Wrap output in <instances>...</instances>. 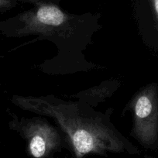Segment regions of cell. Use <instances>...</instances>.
Instances as JSON below:
<instances>
[{"instance_id":"6da1fadb","label":"cell","mask_w":158,"mask_h":158,"mask_svg":"<svg viewBox=\"0 0 158 158\" xmlns=\"http://www.w3.org/2000/svg\"><path fill=\"white\" fill-rule=\"evenodd\" d=\"M14 106L54 120L75 158L89 154H136L139 150L118 131L111 121L110 109L104 114L87 103L66 101L54 95H13Z\"/></svg>"},{"instance_id":"7a4b0ae2","label":"cell","mask_w":158,"mask_h":158,"mask_svg":"<svg viewBox=\"0 0 158 158\" xmlns=\"http://www.w3.org/2000/svg\"><path fill=\"white\" fill-rule=\"evenodd\" d=\"M101 27L98 21L71 16L51 2L38 3L31 10L0 22V34L6 37L36 36L56 45L58 54L80 57Z\"/></svg>"},{"instance_id":"3957f363","label":"cell","mask_w":158,"mask_h":158,"mask_svg":"<svg viewBox=\"0 0 158 158\" xmlns=\"http://www.w3.org/2000/svg\"><path fill=\"white\" fill-rule=\"evenodd\" d=\"M10 115V129L23 139L29 155L33 158H54V154L67 145L62 132L44 116L26 118L13 113Z\"/></svg>"},{"instance_id":"277c9868","label":"cell","mask_w":158,"mask_h":158,"mask_svg":"<svg viewBox=\"0 0 158 158\" xmlns=\"http://www.w3.org/2000/svg\"><path fill=\"white\" fill-rule=\"evenodd\" d=\"M133 113L131 136L145 147H152L158 139V97L156 88L150 85L141 89L130 102Z\"/></svg>"},{"instance_id":"5b68a950","label":"cell","mask_w":158,"mask_h":158,"mask_svg":"<svg viewBox=\"0 0 158 158\" xmlns=\"http://www.w3.org/2000/svg\"><path fill=\"white\" fill-rule=\"evenodd\" d=\"M120 82L117 79H109L102 81L98 85L94 86L85 91L77 92L73 95L77 101L87 103L92 107L96 106L99 102H102L108 98L112 96L118 88Z\"/></svg>"},{"instance_id":"8992f818","label":"cell","mask_w":158,"mask_h":158,"mask_svg":"<svg viewBox=\"0 0 158 158\" xmlns=\"http://www.w3.org/2000/svg\"><path fill=\"white\" fill-rule=\"evenodd\" d=\"M15 5L12 0H0V11L9 10Z\"/></svg>"},{"instance_id":"52a82bcc","label":"cell","mask_w":158,"mask_h":158,"mask_svg":"<svg viewBox=\"0 0 158 158\" xmlns=\"http://www.w3.org/2000/svg\"><path fill=\"white\" fill-rule=\"evenodd\" d=\"M150 2L153 12L155 21H156V23L158 27V0H150Z\"/></svg>"},{"instance_id":"ba28073f","label":"cell","mask_w":158,"mask_h":158,"mask_svg":"<svg viewBox=\"0 0 158 158\" xmlns=\"http://www.w3.org/2000/svg\"><path fill=\"white\" fill-rule=\"evenodd\" d=\"M23 1H27V2H33V3H42V2H44V0H23Z\"/></svg>"}]
</instances>
